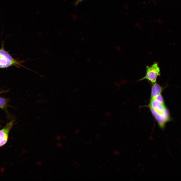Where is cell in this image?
<instances>
[{
  "label": "cell",
  "instance_id": "6da1fadb",
  "mask_svg": "<svg viewBox=\"0 0 181 181\" xmlns=\"http://www.w3.org/2000/svg\"><path fill=\"white\" fill-rule=\"evenodd\" d=\"M148 107L159 127L163 128L169 119L168 113L161 93L151 94L150 100Z\"/></svg>",
  "mask_w": 181,
  "mask_h": 181
},
{
  "label": "cell",
  "instance_id": "7a4b0ae2",
  "mask_svg": "<svg viewBox=\"0 0 181 181\" xmlns=\"http://www.w3.org/2000/svg\"><path fill=\"white\" fill-rule=\"evenodd\" d=\"M160 75V70L158 64L157 62H154L150 66H146L145 75L139 80L147 79L153 84L156 82L157 77Z\"/></svg>",
  "mask_w": 181,
  "mask_h": 181
},
{
  "label": "cell",
  "instance_id": "3957f363",
  "mask_svg": "<svg viewBox=\"0 0 181 181\" xmlns=\"http://www.w3.org/2000/svg\"><path fill=\"white\" fill-rule=\"evenodd\" d=\"M14 122L13 120L11 121L0 130V147L3 146L7 142L9 133L13 125Z\"/></svg>",
  "mask_w": 181,
  "mask_h": 181
},
{
  "label": "cell",
  "instance_id": "277c9868",
  "mask_svg": "<svg viewBox=\"0 0 181 181\" xmlns=\"http://www.w3.org/2000/svg\"><path fill=\"white\" fill-rule=\"evenodd\" d=\"M0 57L13 62L16 64H19L9 54L2 49L0 50Z\"/></svg>",
  "mask_w": 181,
  "mask_h": 181
},
{
  "label": "cell",
  "instance_id": "5b68a950",
  "mask_svg": "<svg viewBox=\"0 0 181 181\" xmlns=\"http://www.w3.org/2000/svg\"><path fill=\"white\" fill-rule=\"evenodd\" d=\"M14 64H16L13 62L0 57V68L7 67Z\"/></svg>",
  "mask_w": 181,
  "mask_h": 181
},
{
  "label": "cell",
  "instance_id": "8992f818",
  "mask_svg": "<svg viewBox=\"0 0 181 181\" xmlns=\"http://www.w3.org/2000/svg\"><path fill=\"white\" fill-rule=\"evenodd\" d=\"M7 105V102L5 99L0 97V108H3Z\"/></svg>",
  "mask_w": 181,
  "mask_h": 181
},
{
  "label": "cell",
  "instance_id": "52a82bcc",
  "mask_svg": "<svg viewBox=\"0 0 181 181\" xmlns=\"http://www.w3.org/2000/svg\"><path fill=\"white\" fill-rule=\"evenodd\" d=\"M84 0H76L74 4L75 6L78 5L80 3Z\"/></svg>",
  "mask_w": 181,
  "mask_h": 181
},
{
  "label": "cell",
  "instance_id": "ba28073f",
  "mask_svg": "<svg viewBox=\"0 0 181 181\" xmlns=\"http://www.w3.org/2000/svg\"><path fill=\"white\" fill-rule=\"evenodd\" d=\"M90 58L88 57V58L87 59V62H89V61H90Z\"/></svg>",
  "mask_w": 181,
  "mask_h": 181
}]
</instances>
